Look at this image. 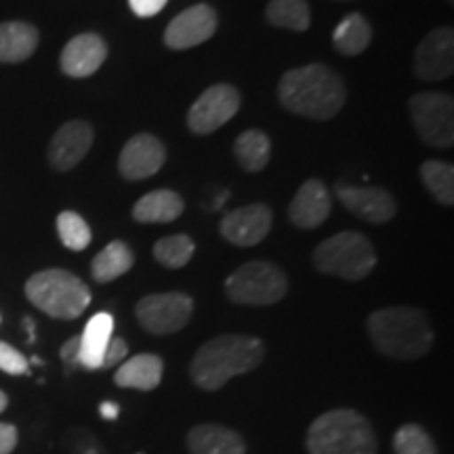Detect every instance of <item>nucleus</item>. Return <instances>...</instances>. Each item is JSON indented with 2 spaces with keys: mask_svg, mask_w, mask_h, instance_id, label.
Returning <instances> with one entry per match:
<instances>
[{
  "mask_svg": "<svg viewBox=\"0 0 454 454\" xmlns=\"http://www.w3.org/2000/svg\"><path fill=\"white\" fill-rule=\"evenodd\" d=\"M278 99L288 112L309 121H331L345 107L343 78L325 64L288 70L278 82Z\"/></svg>",
  "mask_w": 454,
  "mask_h": 454,
  "instance_id": "nucleus-1",
  "label": "nucleus"
},
{
  "mask_svg": "<svg viewBox=\"0 0 454 454\" xmlns=\"http://www.w3.org/2000/svg\"><path fill=\"white\" fill-rule=\"evenodd\" d=\"M265 357V345L257 337L227 333L219 334L196 351L190 377L204 391H217L227 381L257 368Z\"/></svg>",
  "mask_w": 454,
  "mask_h": 454,
  "instance_id": "nucleus-2",
  "label": "nucleus"
},
{
  "mask_svg": "<svg viewBox=\"0 0 454 454\" xmlns=\"http://www.w3.org/2000/svg\"><path fill=\"white\" fill-rule=\"evenodd\" d=\"M366 326L374 349L394 360H417L434 345V331L427 316L417 308L372 311Z\"/></svg>",
  "mask_w": 454,
  "mask_h": 454,
  "instance_id": "nucleus-3",
  "label": "nucleus"
},
{
  "mask_svg": "<svg viewBox=\"0 0 454 454\" xmlns=\"http://www.w3.org/2000/svg\"><path fill=\"white\" fill-rule=\"evenodd\" d=\"M309 454H377V435L364 414L351 408L328 411L308 429Z\"/></svg>",
  "mask_w": 454,
  "mask_h": 454,
  "instance_id": "nucleus-4",
  "label": "nucleus"
},
{
  "mask_svg": "<svg viewBox=\"0 0 454 454\" xmlns=\"http://www.w3.org/2000/svg\"><path fill=\"white\" fill-rule=\"evenodd\" d=\"M26 297L36 309L57 320H76L90 303V291L81 278L66 270H44L26 282Z\"/></svg>",
  "mask_w": 454,
  "mask_h": 454,
  "instance_id": "nucleus-5",
  "label": "nucleus"
},
{
  "mask_svg": "<svg viewBox=\"0 0 454 454\" xmlns=\"http://www.w3.org/2000/svg\"><path fill=\"white\" fill-rule=\"evenodd\" d=\"M314 265L326 276H337L340 280L360 282L377 265V253L366 236L357 231H339L314 251Z\"/></svg>",
  "mask_w": 454,
  "mask_h": 454,
  "instance_id": "nucleus-6",
  "label": "nucleus"
},
{
  "mask_svg": "<svg viewBox=\"0 0 454 454\" xmlns=\"http://www.w3.org/2000/svg\"><path fill=\"white\" fill-rule=\"evenodd\" d=\"M286 291V274L270 261H248L225 280L227 297L238 305H274Z\"/></svg>",
  "mask_w": 454,
  "mask_h": 454,
  "instance_id": "nucleus-7",
  "label": "nucleus"
},
{
  "mask_svg": "<svg viewBox=\"0 0 454 454\" xmlns=\"http://www.w3.org/2000/svg\"><path fill=\"white\" fill-rule=\"evenodd\" d=\"M412 127L423 144L431 147H452L454 144V99L440 90H423L408 101Z\"/></svg>",
  "mask_w": 454,
  "mask_h": 454,
  "instance_id": "nucleus-8",
  "label": "nucleus"
},
{
  "mask_svg": "<svg viewBox=\"0 0 454 454\" xmlns=\"http://www.w3.org/2000/svg\"><path fill=\"white\" fill-rule=\"evenodd\" d=\"M194 314V301L185 293L147 294L135 308V316L150 334H173L187 326Z\"/></svg>",
  "mask_w": 454,
  "mask_h": 454,
  "instance_id": "nucleus-9",
  "label": "nucleus"
},
{
  "mask_svg": "<svg viewBox=\"0 0 454 454\" xmlns=\"http://www.w3.org/2000/svg\"><path fill=\"white\" fill-rule=\"evenodd\" d=\"M240 110V93L231 84H213L187 112V127L194 135H211Z\"/></svg>",
  "mask_w": 454,
  "mask_h": 454,
  "instance_id": "nucleus-10",
  "label": "nucleus"
},
{
  "mask_svg": "<svg viewBox=\"0 0 454 454\" xmlns=\"http://www.w3.org/2000/svg\"><path fill=\"white\" fill-rule=\"evenodd\" d=\"M412 72L419 81L440 82L454 72V32L450 26L431 30L414 51Z\"/></svg>",
  "mask_w": 454,
  "mask_h": 454,
  "instance_id": "nucleus-11",
  "label": "nucleus"
},
{
  "mask_svg": "<svg viewBox=\"0 0 454 454\" xmlns=\"http://www.w3.org/2000/svg\"><path fill=\"white\" fill-rule=\"evenodd\" d=\"M217 11L211 4H194L170 20L164 30V44L170 51H187L211 41L217 32Z\"/></svg>",
  "mask_w": 454,
  "mask_h": 454,
  "instance_id": "nucleus-12",
  "label": "nucleus"
},
{
  "mask_svg": "<svg viewBox=\"0 0 454 454\" xmlns=\"http://www.w3.org/2000/svg\"><path fill=\"white\" fill-rule=\"evenodd\" d=\"M271 223H274V215L268 204H248V207L234 208L221 219L219 231L227 242L234 247H254V244L263 242L268 238Z\"/></svg>",
  "mask_w": 454,
  "mask_h": 454,
  "instance_id": "nucleus-13",
  "label": "nucleus"
},
{
  "mask_svg": "<svg viewBox=\"0 0 454 454\" xmlns=\"http://www.w3.org/2000/svg\"><path fill=\"white\" fill-rule=\"evenodd\" d=\"M334 196L356 217L368 223L381 225L395 217L397 202L387 190L381 187H356L348 184L334 185Z\"/></svg>",
  "mask_w": 454,
  "mask_h": 454,
  "instance_id": "nucleus-14",
  "label": "nucleus"
},
{
  "mask_svg": "<svg viewBox=\"0 0 454 454\" xmlns=\"http://www.w3.org/2000/svg\"><path fill=\"white\" fill-rule=\"evenodd\" d=\"M167 152L162 141L150 133H139L124 144L121 158H118V170L124 179L141 181L156 175L164 167Z\"/></svg>",
  "mask_w": 454,
  "mask_h": 454,
  "instance_id": "nucleus-15",
  "label": "nucleus"
},
{
  "mask_svg": "<svg viewBox=\"0 0 454 454\" xmlns=\"http://www.w3.org/2000/svg\"><path fill=\"white\" fill-rule=\"evenodd\" d=\"M95 141V130L84 121H70L57 129L49 144V162L55 170H72L82 162Z\"/></svg>",
  "mask_w": 454,
  "mask_h": 454,
  "instance_id": "nucleus-16",
  "label": "nucleus"
},
{
  "mask_svg": "<svg viewBox=\"0 0 454 454\" xmlns=\"http://www.w3.org/2000/svg\"><path fill=\"white\" fill-rule=\"evenodd\" d=\"M107 59V44L99 34L84 32L74 36L61 51V72L70 78H89Z\"/></svg>",
  "mask_w": 454,
  "mask_h": 454,
  "instance_id": "nucleus-17",
  "label": "nucleus"
},
{
  "mask_svg": "<svg viewBox=\"0 0 454 454\" xmlns=\"http://www.w3.org/2000/svg\"><path fill=\"white\" fill-rule=\"evenodd\" d=\"M333 200L320 179H308L288 207V221L299 230H316L331 217Z\"/></svg>",
  "mask_w": 454,
  "mask_h": 454,
  "instance_id": "nucleus-18",
  "label": "nucleus"
},
{
  "mask_svg": "<svg viewBox=\"0 0 454 454\" xmlns=\"http://www.w3.org/2000/svg\"><path fill=\"white\" fill-rule=\"evenodd\" d=\"M187 450L192 454H247V442L234 429L204 423L190 429Z\"/></svg>",
  "mask_w": 454,
  "mask_h": 454,
  "instance_id": "nucleus-19",
  "label": "nucleus"
},
{
  "mask_svg": "<svg viewBox=\"0 0 454 454\" xmlns=\"http://www.w3.org/2000/svg\"><path fill=\"white\" fill-rule=\"evenodd\" d=\"M162 374V357H158L154 354H139L122 362L121 368L114 374V383L122 389L152 391L160 385Z\"/></svg>",
  "mask_w": 454,
  "mask_h": 454,
  "instance_id": "nucleus-20",
  "label": "nucleus"
},
{
  "mask_svg": "<svg viewBox=\"0 0 454 454\" xmlns=\"http://www.w3.org/2000/svg\"><path fill=\"white\" fill-rule=\"evenodd\" d=\"M36 26L27 21H3L0 24V64H21L38 49Z\"/></svg>",
  "mask_w": 454,
  "mask_h": 454,
  "instance_id": "nucleus-21",
  "label": "nucleus"
},
{
  "mask_svg": "<svg viewBox=\"0 0 454 454\" xmlns=\"http://www.w3.org/2000/svg\"><path fill=\"white\" fill-rule=\"evenodd\" d=\"M114 337V317L106 311L95 314L84 326L81 339V368L84 371H101L106 348Z\"/></svg>",
  "mask_w": 454,
  "mask_h": 454,
  "instance_id": "nucleus-22",
  "label": "nucleus"
},
{
  "mask_svg": "<svg viewBox=\"0 0 454 454\" xmlns=\"http://www.w3.org/2000/svg\"><path fill=\"white\" fill-rule=\"evenodd\" d=\"M184 213V200L177 192L156 190L139 198L133 207V219L139 223H170Z\"/></svg>",
  "mask_w": 454,
  "mask_h": 454,
  "instance_id": "nucleus-23",
  "label": "nucleus"
},
{
  "mask_svg": "<svg viewBox=\"0 0 454 454\" xmlns=\"http://www.w3.org/2000/svg\"><path fill=\"white\" fill-rule=\"evenodd\" d=\"M372 43V26L362 13H349L333 32V47L340 55H362Z\"/></svg>",
  "mask_w": 454,
  "mask_h": 454,
  "instance_id": "nucleus-24",
  "label": "nucleus"
},
{
  "mask_svg": "<svg viewBox=\"0 0 454 454\" xmlns=\"http://www.w3.org/2000/svg\"><path fill=\"white\" fill-rule=\"evenodd\" d=\"M133 263L135 254L129 248V244L114 240L93 259V263H90V276H93V280L99 284L114 282L127 274V271H130Z\"/></svg>",
  "mask_w": 454,
  "mask_h": 454,
  "instance_id": "nucleus-25",
  "label": "nucleus"
},
{
  "mask_svg": "<svg viewBox=\"0 0 454 454\" xmlns=\"http://www.w3.org/2000/svg\"><path fill=\"white\" fill-rule=\"evenodd\" d=\"M234 156L247 173H261L270 162L271 141L263 130H244L234 144Z\"/></svg>",
  "mask_w": 454,
  "mask_h": 454,
  "instance_id": "nucleus-26",
  "label": "nucleus"
},
{
  "mask_svg": "<svg viewBox=\"0 0 454 454\" xmlns=\"http://www.w3.org/2000/svg\"><path fill=\"white\" fill-rule=\"evenodd\" d=\"M270 26L291 32H305L311 26V9L308 0H270L265 7Z\"/></svg>",
  "mask_w": 454,
  "mask_h": 454,
  "instance_id": "nucleus-27",
  "label": "nucleus"
},
{
  "mask_svg": "<svg viewBox=\"0 0 454 454\" xmlns=\"http://www.w3.org/2000/svg\"><path fill=\"white\" fill-rule=\"evenodd\" d=\"M425 190L444 207L454 204V167L444 160H425L421 164Z\"/></svg>",
  "mask_w": 454,
  "mask_h": 454,
  "instance_id": "nucleus-28",
  "label": "nucleus"
},
{
  "mask_svg": "<svg viewBox=\"0 0 454 454\" xmlns=\"http://www.w3.org/2000/svg\"><path fill=\"white\" fill-rule=\"evenodd\" d=\"M196 253V244L190 236L175 234L160 238L154 244V257L160 265L168 270H181L190 263Z\"/></svg>",
  "mask_w": 454,
  "mask_h": 454,
  "instance_id": "nucleus-29",
  "label": "nucleus"
},
{
  "mask_svg": "<svg viewBox=\"0 0 454 454\" xmlns=\"http://www.w3.org/2000/svg\"><path fill=\"white\" fill-rule=\"evenodd\" d=\"M57 236L67 251L81 253L93 240L90 227L81 215L74 211H64L57 217Z\"/></svg>",
  "mask_w": 454,
  "mask_h": 454,
  "instance_id": "nucleus-30",
  "label": "nucleus"
},
{
  "mask_svg": "<svg viewBox=\"0 0 454 454\" xmlns=\"http://www.w3.org/2000/svg\"><path fill=\"white\" fill-rule=\"evenodd\" d=\"M394 450L395 454H438L431 435L421 425L414 423H408L395 431Z\"/></svg>",
  "mask_w": 454,
  "mask_h": 454,
  "instance_id": "nucleus-31",
  "label": "nucleus"
},
{
  "mask_svg": "<svg viewBox=\"0 0 454 454\" xmlns=\"http://www.w3.org/2000/svg\"><path fill=\"white\" fill-rule=\"evenodd\" d=\"M0 371L20 377V374L30 372V364H27L26 356L17 351L13 345L0 340Z\"/></svg>",
  "mask_w": 454,
  "mask_h": 454,
  "instance_id": "nucleus-32",
  "label": "nucleus"
},
{
  "mask_svg": "<svg viewBox=\"0 0 454 454\" xmlns=\"http://www.w3.org/2000/svg\"><path fill=\"white\" fill-rule=\"evenodd\" d=\"M127 356H129L127 340L121 337H112L110 343H107V348H106L104 360H101V371H104V368L122 364V362L127 360Z\"/></svg>",
  "mask_w": 454,
  "mask_h": 454,
  "instance_id": "nucleus-33",
  "label": "nucleus"
},
{
  "mask_svg": "<svg viewBox=\"0 0 454 454\" xmlns=\"http://www.w3.org/2000/svg\"><path fill=\"white\" fill-rule=\"evenodd\" d=\"M168 0H129L130 11L137 17H154L167 7Z\"/></svg>",
  "mask_w": 454,
  "mask_h": 454,
  "instance_id": "nucleus-34",
  "label": "nucleus"
},
{
  "mask_svg": "<svg viewBox=\"0 0 454 454\" xmlns=\"http://www.w3.org/2000/svg\"><path fill=\"white\" fill-rule=\"evenodd\" d=\"M61 360L66 366L81 368V339L72 337L66 340L64 348H61Z\"/></svg>",
  "mask_w": 454,
  "mask_h": 454,
  "instance_id": "nucleus-35",
  "label": "nucleus"
},
{
  "mask_svg": "<svg viewBox=\"0 0 454 454\" xmlns=\"http://www.w3.org/2000/svg\"><path fill=\"white\" fill-rule=\"evenodd\" d=\"M17 446V429L11 423H0V454H11Z\"/></svg>",
  "mask_w": 454,
  "mask_h": 454,
  "instance_id": "nucleus-36",
  "label": "nucleus"
},
{
  "mask_svg": "<svg viewBox=\"0 0 454 454\" xmlns=\"http://www.w3.org/2000/svg\"><path fill=\"white\" fill-rule=\"evenodd\" d=\"M99 412H101V417L106 419V421H116L118 414H121V408H118L116 402L107 400V402H101Z\"/></svg>",
  "mask_w": 454,
  "mask_h": 454,
  "instance_id": "nucleus-37",
  "label": "nucleus"
},
{
  "mask_svg": "<svg viewBox=\"0 0 454 454\" xmlns=\"http://www.w3.org/2000/svg\"><path fill=\"white\" fill-rule=\"evenodd\" d=\"M7 406H9V397H7V394H4V391H0V414L7 411Z\"/></svg>",
  "mask_w": 454,
  "mask_h": 454,
  "instance_id": "nucleus-38",
  "label": "nucleus"
},
{
  "mask_svg": "<svg viewBox=\"0 0 454 454\" xmlns=\"http://www.w3.org/2000/svg\"><path fill=\"white\" fill-rule=\"evenodd\" d=\"M334 3H351V0H334Z\"/></svg>",
  "mask_w": 454,
  "mask_h": 454,
  "instance_id": "nucleus-39",
  "label": "nucleus"
},
{
  "mask_svg": "<svg viewBox=\"0 0 454 454\" xmlns=\"http://www.w3.org/2000/svg\"><path fill=\"white\" fill-rule=\"evenodd\" d=\"M84 454H98V452H95V450H87Z\"/></svg>",
  "mask_w": 454,
  "mask_h": 454,
  "instance_id": "nucleus-40",
  "label": "nucleus"
},
{
  "mask_svg": "<svg viewBox=\"0 0 454 454\" xmlns=\"http://www.w3.org/2000/svg\"><path fill=\"white\" fill-rule=\"evenodd\" d=\"M448 3H450V4H452V0H448Z\"/></svg>",
  "mask_w": 454,
  "mask_h": 454,
  "instance_id": "nucleus-41",
  "label": "nucleus"
}]
</instances>
